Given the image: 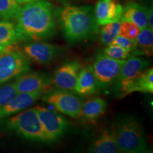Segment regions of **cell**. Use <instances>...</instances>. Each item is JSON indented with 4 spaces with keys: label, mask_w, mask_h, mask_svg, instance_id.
<instances>
[{
    "label": "cell",
    "mask_w": 153,
    "mask_h": 153,
    "mask_svg": "<svg viewBox=\"0 0 153 153\" xmlns=\"http://www.w3.org/2000/svg\"><path fill=\"white\" fill-rule=\"evenodd\" d=\"M23 52L30 60L38 64H48L60 53V48L45 42L34 41L24 46Z\"/></svg>",
    "instance_id": "8fae6325"
},
{
    "label": "cell",
    "mask_w": 153,
    "mask_h": 153,
    "mask_svg": "<svg viewBox=\"0 0 153 153\" xmlns=\"http://www.w3.org/2000/svg\"><path fill=\"white\" fill-rule=\"evenodd\" d=\"M125 61L112 58L104 53L97 55L91 67L98 87L105 88L116 81Z\"/></svg>",
    "instance_id": "52a82bcc"
},
{
    "label": "cell",
    "mask_w": 153,
    "mask_h": 153,
    "mask_svg": "<svg viewBox=\"0 0 153 153\" xmlns=\"http://www.w3.org/2000/svg\"><path fill=\"white\" fill-rule=\"evenodd\" d=\"M119 152L139 153L148 150L146 135L140 123L131 116L121 118L114 128Z\"/></svg>",
    "instance_id": "3957f363"
},
{
    "label": "cell",
    "mask_w": 153,
    "mask_h": 153,
    "mask_svg": "<svg viewBox=\"0 0 153 153\" xmlns=\"http://www.w3.org/2000/svg\"><path fill=\"white\" fill-rule=\"evenodd\" d=\"M80 65V63L76 60L65 63L55 72L52 84L57 89L74 91Z\"/></svg>",
    "instance_id": "7c38bea8"
},
{
    "label": "cell",
    "mask_w": 153,
    "mask_h": 153,
    "mask_svg": "<svg viewBox=\"0 0 153 153\" xmlns=\"http://www.w3.org/2000/svg\"><path fill=\"white\" fill-rule=\"evenodd\" d=\"M140 31V29L134 23L128 21H121L118 35L128 38L130 39L135 40Z\"/></svg>",
    "instance_id": "d4e9b609"
},
{
    "label": "cell",
    "mask_w": 153,
    "mask_h": 153,
    "mask_svg": "<svg viewBox=\"0 0 153 153\" xmlns=\"http://www.w3.org/2000/svg\"><path fill=\"white\" fill-rule=\"evenodd\" d=\"M21 7L14 0H0V17L4 20L15 19Z\"/></svg>",
    "instance_id": "603a6c76"
},
{
    "label": "cell",
    "mask_w": 153,
    "mask_h": 153,
    "mask_svg": "<svg viewBox=\"0 0 153 153\" xmlns=\"http://www.w3.org/2000/svg\"><path fill=\"white\" fill-rule=\"evenodd\" d=\"M60 23L65 37L70 43L87 39L99 27L94 14L87 7L67 6L60 13Z\"/></svg>",
    "instance_id": "7a4b0ae2"
},
{
    "label": "cell",
    "mask_w": 153,
    "mask_h": 153,
    "mask_svg": "<svg viewBox=\"0 0 153 153\" xmlns=\"http://www.w3.org/2000/svg\"><path fill=\"white\" fill-rule=\"evenodd\" d=\"M111 44H115V45H120L123 47L130 53L133 52L136 47V41L135 40L130 39L128 38L124 37V36L118 35Z\"/></svg>",
    "instance_id": "4316f807"
},
{
    "label": "cell",
    "mask_w": 153,
    "mask_h": 153,
    "mask_svg": "<svg viewBox=\"0 0 153 153\" xmlns=\"http://www.w3.org/2000/svg\"></svg>",
    "instance_id": "f546056e"
},
{
    "label": "cell",
    "mask_w": 153,
    "mask_h": 153,
    "mask_svg": "<svg viewBox=\"0 0 153 153\" xmlns=\"http://www.w3.org/2000/svg\"><path fill=\"white\" fill-rule=\"evenodd\" d=\"M15 19L16 29L22 41H43L53 37L56 32L53 6L47 0L26 4Z\"/></svg>",
    "instance_id": "6da1fadb"
},
{
    "label": "cell",
    "mask_w": 153,
    "mask_h": 153,
    "mask_svg": "<svg viewBox=\"0 0 153 153\" xmlns=\"http://www.w3.org/2000/svg\"><path fill=\"white\" fill-rule=\"evenodd\" d=\"M116 94L119 98L125 97L130 94L139 91L153 93V68H148L133 78L116 82Z\"/></svg>",
    "instance_id": "9c48e42d"
},
{
    "label": "cell",
    "mask_w": 153,
    "mask_h": 153,
    "mask_svg": "<svg viewBox=\"0 0 153 153\" xmlns=\"http://www.w3.org/2000/svg\"><path fill=\"white\" fill-rule=\"evenodd\" d=\"M106 107V101L104 99L95 97L82 103L81 116L87 120L94 121L104 114Z\"/></svg>",
    "instance_id": "ffe728a7"
},
{
    "label": "cell",
    "mask_w": 153,
    "mask_h": 153,
    "mask_svg": "<svg viewBox=\"0 0 153 153\" xmlns=\"http://www.w3.org/2000/svg\"><path fill=\"white\" fill-rule=\"evenodd\" d=\"M148 9L137 3H130L123 9L120 21H128L136 24L140 30L148 27Z\"/></svg>",
    "instance_id": "e0dca14e"
},
{
    "label": "cell",
    "mask_w": 153,
    "mask_h": 153,
    "mask_svg": "<svg viewBox=\"0 0 153 153\" xmlns=\"http://www.w3.org/2000/svg\"><path fill=\"white\" fill-rule=\"evenodd\" d=\"M43 92L18 93L4 106L0 108V120L24 111L41 97Z\"/></svg>",
    "instance_id": "5bb4252c"
},
{
    "label": "cell",
    "mask_w": 153,
    "mask_h": 153,
    "mask_svg": "<svg viewBox=\"0 0 153 153\" xmlns=\"http://www.w3.org/2000/svg\"><path fill=\"white\" fill-rule=\"evenodd\" d=\"M16 2H17L19 4H28L30 2H33V1H37V0H14Z\"/></svg>",
    "instance_id": "f1b7e54d"
},
{
    "label": "cell",
    "mask_w": 153,
    "mask_h": 153,
    "mask_svg": "<svg viewBox=\"0 0 153 153\" xmlns=\"http://www.w3.org/2000/svg\"><path fill=\"white\" fill-rule=\"evenodd\" d=\"M7 128L26 139L48 142L35 107L25 109L9 118L7 121Z\"/></svg>",
    "instance_id": "277c9868"
},
{
    "label": "cell",
    "mask_w": 153,
    "mask_h": 153,
    "mask_svg": "<svg viewBox=\"0 0 153 153\" xmlns=\"http://www.w3.org/2000/svg\"><path fill=\"white\" fill-rule=\"evenodd\" d=\"M135 41L136 47L133 52H131L133 55L152 56L153 54V30L148 27L140 30Z\"/></svg>",
    "instance_id": "44dd1931"
},
{
    "label": "cell",
    "mask_w": 153,
    "mask_h": 153,
    "mask_svg": "<svg viewBox=\"0 0 153 153\" xmlns=\"http://www.w3.org/2000/svg\"><path fill=\"white\" fill-rule=\"evenodd\" d=\"M89 152L94 153L119 152L116 143L114 129L106 130L91 143Z\"/></svg>",
    "instance_id": "ac0fdd59"
},
{
    "label": "cell",
    "mask_w": 153,
    "mask_h": 153,
    "mask_svg": "<svg viewBox=\"0 0 153 153\" xmlns=\"http://www.w3.org/2000/svg\"><path fill=\"white\" fill-rule=\"evenodd\" d=\"M123 7L114 0H100L97 4L94 17L99 26L120 21Z\"/></svg>",
    "instance_id": "4fadbf2b"
},
{
    "label": "cell",
    "mask_w": 153,
    "mask_h": 153,
    "mask_svg": "<svg viewBox=\"0 0 153 153\" xmlns=\"http://www.w3.org/2000/svg\"><path fill=\"white\" fill-rule=\"evenodd\" d=\"M150 64V62L149 61L141 57H136L135 55L129 56L128 57V60L125 61L120 68L119 74L115 82L120 80L132 79L145 69L149 68Z\"/></svg>",
    "instance_id": "2e32d148"
},
{
    "label": "cell",
    "mask_w": 153,
    "mask_h": 153,
    "mask_svg": "<svg viewBox=\"0 0 153 153\" xmlns=\"http://www.w3.org/2000/svg\"><path fill=\"white\" fill-rule=\"evenodd\" d=\"M17 94L14 82L0 85V108L8 104Z\"/></svg>",
    "instance_id": "cb8c5ba5"
},
{
    "label": "cell",
    "mask_w": 153,
    "mask_h": 153,
    "mask_svg": "<svg viewBox=\"0 0 153 153\" xmlns=\"http://www.w3.org/2000/svg\"><path fill=\"white\" fill-rule=\"evenodd\" d=\"M14 85L18 93H45L52 85V78L43 73L26 72L17 76Z\"/></svg>",
    "instance_id": "30bf717a"
},
{
    "label": "cell",
    "mask_w": 153,
    "mask_h": 153,
    "mask_svg": "<svg viewBox=\"0 0 153 153\" xmlns=\"http://www.w3.org/2000/svg\"><path fill=\"white\" fill-rule=\"evenodd\" d=\"M41 99L63 114L74 118L81 116L82 99L70 91L62 89L45 91Z\"/></svg>",
    "instance_id": "8992f818"
},
{
    "label": "cell",
    "mask_w": 153,
    "mask_h": 153,
    "mask_svg": "<svg viewBox=\"0 0 153 153\" xmlns=\"http://www.w3.org/2000/svg\"><path fill=\"white\" fill-rule=\"evenodd\" d=\"M120 24L121 21H118L104 25L101 28L100 41L103 45H108L112 43L114 38L119 33Z\"/></svg>",
    "instance_id": "7402d4cb"
},
{
    "label": "cell",
    "mask_w": 153,
    "mask_h": 153,
    "mask_svg": "<svg viewBox=\"0 0 153 153\" xmlns=\"http://www.w3.org/2000/svg\"><path fill=\"white\" fill-rule=\"evenodd\" d=\"M105 55L117 60H126L130 56V52L120 45L110 44L104 51Z\"/></svg>",
    "instance_id": "484cf974"
},
{
    "label": "cell",
    "mask_w": 153,
    "mask_h": 153,
    "mask_svg": "<svg viewBox=\"0 0 153 153\" xmlns=\"http://www.w3.org/2000/svg\"><path fill=\"white\" fill-rule=\"evenodd\" d=\"M12 48L0 53V85L30 70L29 59L24 53Z\"/></svg>",
    "instance_id": "5b68a950"
},
{
    "label": "cell",
    "mask_w": 153,
    "mask_h": 153,
    "mask_svg": "<svg viewBox=\"0 0 153 153\" xmlns=\"http://www.w3.org/2000/svg\"><path fill=\"white\" fill-rule=\"evenodd\" d=\"M38 117L46 135L48 142L59 139L65 133L68 127L66 120L58 113L45 107L35 106Z\"/></svg>",
    "instance_id": "ba28073f"
},
{
    "label": "cell",
    "mask_w": 153,
    "mask_h": 153,
    "mask_svg": "<svg viewBox=\"0 0 153 153\" xmlns=\"http://www.w3.org/2000/svg\"><path fill=\"white\" fill-rule=\"evenodd\" d=\"M98 88L91 67H86L79 70L74 87V91L77 94L82 96L94 94L97 92Z\"/></svg>",
    "instance_id": "9a60e30c"
},
{
    "label": "cell",
    "mask_w": 153,
    "mask_h": 153,
    "mask_svg": "<svg viewBox=\"0 0 153 153\" xmlns=\"http://www.w3.org/2000/svg\"><path fill=\"white\" fill-rule=\"evenodd\" d=\"M152 8L148 9V27L151 30H153V23H152Z\"/></svg>",
    "instance_id": "83f0119b"
},
{
    "label": "cell",
    "mask_w": 153,
    "mask_h": 153,
    "mask_svg": "<svg viewBox=\"0 0 153 153\" xmlns=\"http://www.w3.org/2000/svg\"><path fill=\"white\" fill-rule=\"evenodd\" d=\"M19 41L16 26L8 20L0 22V53L13 48Z\"/></svg>",
    "instance_id": "d6986e66"
}]
</instances>
